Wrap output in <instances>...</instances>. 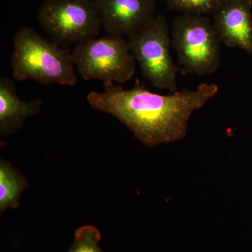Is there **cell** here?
<instances>
[{
  "label": "cell",
  "mask_w": 252,
  "mask_h": 252,
  "mask_svg": "<svg viewBox=\"0 0 252 252\" xmlns=\"http://www.w3.org/2000/svg\"><path fill=\"white\" fill-rule=\"evenodd\" d=\"M101 238L100 231L94 225L79 227L74 233V243L68 252H104L99 247Z\"/></svg>",
  "instance_id": "7c38bea8"
},
{
  "label": "cell",
  "mask_w": 252,
  "mask_h": 252,
  "mask_svg": "<svg viewBox=\"0 0 252 252\" xmlns=\"http://www.w3.org/2000/svg\"><path fill=\"white\" fill-rule=\"evenodd\" d=\"M127 41L144 77L158 89L177 91L179 69L170 52L171 39L166 18L157 15Z\"/></svg>",
  "instance_id": "8992f818"
},
{
  "label": "cell",
  "mask_w": 252,
  "mask_h": 252,
  "mask_svg": "<svg viewBox=\"0 0 252 252\" xmlns=\"http://www.w3.org/2000/svg\"><path fill=\"white\" fill-rule=\"evenodd\" d=\"M28 187L26 176L3 159L0 160V213L8 208L16 209L19 199Z\"/></svg>",
  "instance_id": "30bf717a"
},
{
  "label": "cell",
  "mask_w": 252,
  "mask_h": 252,
  "mask_svg": "<svg viewBox=\"0 0 252 252\" xmlns=\"http://www.w3.org/2000/svg\"><path fill=\"white\" fill-rule=\"evenodd\" d=\"M172 44L184 74H214L220 66V41L206 16L181 14L174 20Z\"/></svg>",
  "instance_id": "3957f363"
},
{
  "label": "cell",
  "mask_w": 252,
  "mask_h": 252,
  "mask_svg": "<svg viewBox=\"0 0 252 252\" xmlns=\"http://www.w3.org/2000/svg\"><path fill=\"white\" fill-rule=\"evenodd\" d=\"M73 61L86 81L124 83L135 72V60L125 38L107 35L74 46Z\"/></svg>",
  "instance_id": "5b68a950"
},
{
  "label": "cell",
  "mask_w": 252,
  "mask_h": 252,
  "mask_svg": "<svg viewBox=\"0 0 252 252\" xmlns=\"http://www.w3.org/2000/svg\"><path fill=\"white\" fill-rule=\"evenodd\" d=\"M104 86L103 92L91 91L87 94L91 107L117 118L148 147L185 138L192 114L219 91L216 84H203L193 90L164 95L147 90L139 81L128 89L113 82L104 83Z\"/></svg>",
  "instance_id": "6da1fadb"
},
{
  "label": "cell",
  "mask_w": 252,
  "mask_h": 252,
  "mask_svg": "<svg viewBox=\"0 0 252 252\" xmlns=\"http://www.w3.org/2000/svg\"><path fill=\"white\" fill-rule=\"evenodd\" d=\"M101 24L107 35L133 36L157 15L156 0H94Z\"/></svg>",
  "instance_id": "52a82bcc"
},
{
  "label": "cell",
  "mask_w": 252,
  "mask_h": 252,
  "mask_svg": "<svg viewBox=\"0 0 252 252\" xmlns=\"http://www.w3.org/2000/svg\"><path fill=\"white\" fill-rule=\"evenodd\" d=\"M227 0H165L169 8L181 14L213 16Z\"/></svg>",
  "instance_id": "8fae6325"
},
{
  "label": "cell",
  "mask_w": 252,
  "mask_h": 252,
  "mask_svg": "<svg viewBox=\"0 0 252 252\" xmlns=\"http://www.w3.org/2000/svg\"><path fill=\"white\" fill-rule=\"evenodd\" d=\"M36 18L55 43L77 45L97 37L102 29L94 0H45Z\"/></svg>",
  "instance_id": "277c9868"
},
{
  "label": "cell",
  "mask_w": 252,
  "mask_h": 252,
  "mask_svg": "<svg viewBox=\"0 0 252 252\" xmlns=\"http://www.w3.org/2000/svg\"><path fill=\"white\" fill-rule=\"evenodd\" d=\"M41 99L22 100L16 94L14 81L0 78V135L7 137L22 127L28 118L38 114L42 107Z\"/></svg>",
  "instance_id": "9c48e42d"
},
{
  "label": "cell",
  "mask_w": 252,
  "mask_h": 252,
  "mask_svg": "<svg viewBox=\"0 0 252 252\" xmlns=\"http://www.w3.org/2000/svg\"><path fill=\"white\" fill-rule=\"evenodd\" d=\"M16 80H32L44 85L75 86L76 67L72 52L51 42L33 28H20L14 38L11 59Z\"/></svg>",
  "instance_id": "7a4b0ae2"
},
{
  "label": "cell",
  "mask_w": 252,
  "mask_h": 252,
  "mask_svg": "<svg viewBox=\"0 0 252 252\" xmlns=\"http://www.w3.org/2000/svg\"><path fill=\"white\" fill-rule=\"evenodd\" d=\"M252 0H227L212 16L220 42L252 55Z\"/></svg>",
  "instance_id": "ba28073f"
}]
</instances>
